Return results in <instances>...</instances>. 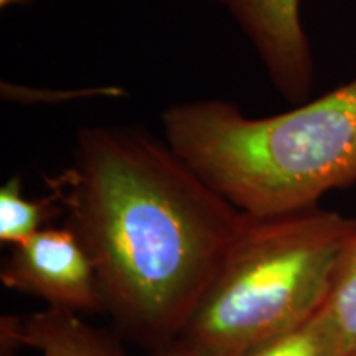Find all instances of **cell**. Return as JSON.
Wrapping results in <instances>:
<instances>
[{
  "label": "cell",
  "mask_w": 356,
  "mask_h": 356,
  "mask_svg": "<svg viewBox=\"0 0 356 356\" xmlns=\"http://www.w3.org/2000/svg\"><path fill=\"white\" fill-rule=\"evenodd\" d=\"M234 356H348L335 323L320 309L291 332L261 341Z\"/></svg>",
  "instance_id": "ba28073f"
},
{
  "label": "cell",
  "mask_w": 356,
  "mask_h": 356,
  "mask_svg": "<svg viewBox=\"0 0 356 356\" xmlns=\"http://www.w3.org/2000/svg\"><path fill=\"white\" fill-rule=\"evenodd\" d=\"M44 185L95 266L104 314L149 351L181 337L246 221L136 127L81 129L71 163Z\"/></svg>",
  "instance_id": "6da1fadb"
},
{
  "label": "cell",
  "mask_w": 356,
  "mask_h": 356,
  "mask_svg": "<svg viewBox=\"0 0 356 356\" xmlns=\"http://www.w3.org/2000/svg\"><path fill=\"white\" fill-rule=\"evenodd\" d=\"M145 356H200L197 351H193L188 345H185L184 341L177 340L170 345L160 346V348L150 350Z\"/></svg>",
  "instance_id": "30bf717a"
},
{
  "label": "cell",
  "mask_w": 356,
  "mask_h": 356,
  "mask_svg": "<svg viewBox=\"0 0 356 356\" xmlns=\"http://www.w3.org/2000/svg\"><path fill=\"white\" fill-rule=\"evenodd\" d=\"M353 356H356V355H353Z\"/></svg>",
  "instance_id": "4fadbf2b"
},
{
  "label": "cell",
  "mask_w": 356,
  "mask_h": 356,
  "mask_svg": "<svg viewBox=\"0 0 356 356\" xmlns=\"http://www.w3.org/2000/svg\"><path fill=\"white\" fill-rule=\"evenodd\" d=\"M322 309L335 323L346 355H356V234L345 249Z\"/></svg>",
  "instance_id": "9c48e42d"
},
{
  "label": "cell",
  "mask_w": 356,
  "mask_h": 356,
  "mask_svg": "<svg viewBox=\"0 0 356 356\" xmlns=\"http://www.w3.org/2000/svg\"><path fill=\"white\" fill-rule=\"evenodd\" d=\"M160 121L173 152L251 218L314 210L325 193L356 184V78L270 118L200 99L170 106Z\"/></svg>",
  "instance_id": "7a4b0ae2"
},
{
  "label": "cell",
  "mask_w": 356,
  "mask_h": 356,
  "mask_svg": "<svg viewBox=\"0 0 356 356\" xmlns=\"http://www.w3.org/2000/svg\"><path fill=\"white\" fill-rule=\"evenodd\" d=\"M24 181L13 177L0 188V241L7 246H19L63 213L55 197L26 200Z\"/></svg>",
  "instance_id": "52a82bcc"
},
{
  "label": "cell",
  "mask_w": 356,
  "mask_h": 356,
  "mask_svg": "<svg viewBox=\"0 0 356 356\" xmlns=\"http://www.w3.org/2000/svg\"><path fill=\"white\" fill-rule=\"evenodd\" d=\"M7 289L38 297L48 309L104 314L95 266L68 226L43 228L13 246L0 269Z\"/></svg>",
  "instance_id": "277c9868"
},
{
  "label": "cell",
  "mask_w": 356,
  "mask_h": 356,
  "mask_svg": "<svg viewBox=\"0 0 356 356\" xmlns=\"http://www.w3.org/2000/svg\"><path fill=\"white\" fill-rule=\"evenodd\" d=\"M29 2H32V0H0V7L2 8H7V7H10V6H22V3H29Z\"/></svg>",
  "instance_id": "7c38bea8"
},
{
  "label": "cell",
  "mask_w": 356,
  "mask_h": 356,
  "mask_svg": "<svg viewBox=\"0 0 356 356\" xmlns=\"http://www.w3.org/2000/svg\"><path fill=\"white\" fill-rule=\"evenodd\" d=\"M356 218L314 208L251 218L178 338L200 356H234L322 309Z\"/></svg>",
  "instance_id": "3957f363"
},
{
  "label": "cell",
  "mask_w": 356,
  "mask_h": 356,
  "mask_svg": "<svg viewBox=\"0 0 356 356\" xmlns=\"http://www.w3.org/2000/svg\"><path fill=\"white\" fill-rule=\"evenodd\" d=\"M254 44L274 88L292 102L309 101L314 60L299 0H216Z\"/></svg>",
  "instance_id": "5b68a950"
},
{
  "label": "cell",
  "mask_w": 356,
  "mask_h": 356,
  "mask_svg": "<svg viewBox=\"0 0 356 356\" xmlns=\"http://www.w3.org/2000/svg\"><path fill=\"white\" fill-rule=\"evenodd\" d=\"M20 348L22 346L10 337L0 335V356H20Z\"/></svg>",
  "instance_id": "8fae6325"
},
{
  "label": "cell",
  "mask_w": 356,
  "mask_h": 356,
  "mask_svg": "<svg viewBox=\"0 0 356 356\" xmlns=\"http://www.w3.org/2000/svg\"><path fill=\"white\" fill-rule=\"evenodd\" d=\"M0 333L42 356H127L118 335L73 312L47 309L26 317L3 315Z\"/></svg>",
  "instance_id": "8992f818"
}]
</instances>
